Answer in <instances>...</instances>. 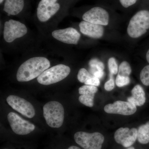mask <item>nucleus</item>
Here are the masks:
<instances>
[{
    "label": "nucleus",
    "mask_w": 149,
    "mask_h": 149,
    "mask_svg": "<svg viewBox=\"0 0 149 149\" xmlns=\"http://www.w3.org/2000/svg\"><path fill=\"white\" fill-rule=\"evenodd\" d=\"M50 66L49 61L44 57H34L27 60L19 68L17 80L28 82L39 77Z\"/></svg>",
    "instance_id": "nucleus-1"
},
{
    "label": "nucleus",
    "mask_w": 149,
    "mask_h": 149,
    "mask_svg": "<svg viewBox=\"0 0 149 149\" xmlns=\"http://www.w3.org/2000/svg\"><path fill=\"white\" fill-rule=\"evenodd\" d=\"M43 114L47 125L52 128H59L63 124L64 109L60 103L51 101L43 107Z\"/></svg>",
    "instance_id": "nucleus-2"
},
{
    "label": "nucleus",
    "mask_w": 149,
    "mask_h": 149,
    "mask_svg": "<svg viewBox=\"0 0 149 149\" xmlns=\"http://www.w3.org/2000/svg\"><path fill=\"white\" fill-rule=\"evenodd\" d=\"M149 29V11H139L130 19L127 33L131 38H138L146 34Z\"/></svg>",
    "instance_id": "nucleus-3"
},
{
    "label": "nucleus",
    "mask_w": 149,
    "mask_h": 149,
    "mask_svg": "<svg viewBox=\"0 0 149 149\" xmlns=\"http://www.w3.org/2000/svg\"><path fill=\"white\" fill-rule=\"evenodd\" d=\"M70 72L69 66L64 64L57 65L45 70L37 77V81L43 85H52L63 80Z\"/></svg>",
    "instance_id": "nucleus-4"
},
{
    "label": "nucleus",
    "mask_w": 149,
    "mask_h": 149,
    "mask_svg": "<svg viewBox=\"0 0 149 149\" xmlns=\"http://www.w3.org/2000/svg\"><path fill=\"white\" fill-rule=\"evenodd\" d=\"M74 141L84 149H102L104 137L99 132L89 133L79 131L74 134Z\"/></svg>",
    "instance_id": "nucleus-5"
},
{
    "label": "nucleus",
    "mask_w": 149,
    "mask_h": 149,
    "mask_svg": "<svg viewBox=\"0 0 149 149\" xmlns=\"http://www.w3.org/2000/svg\"><path fill=\"white\" fill-rule=\"evenodd\" d=\"M59 0H41L37 9V18L41 22H46L58 12L61 6Z\"/></svg>",
    "instance_id": "nucleus-6"
},
{
    "label": "nucleus",
    "mask_w": 149,
    "mask_h": 149,
    "mask_svg": "<svg viewBox=\"0 0 149 149\" xmlns=\"http://www.w3.org/2000/svg\"><path fill=\"white\" fill-rule=\"evenodd\" d=\"M27 32V27L20 22L10 19L5 22L3 37L7 42H12L17 38L23 37Z\"/></svg>",
    "instance_id": "nucleus-7"
},
{
    "label": "nucleus",
    "mask_w": 149,
    "mask_h": 149,
    "mask_svg": "<svg viewBox=\"0 0 149 149\" xmlns=\"http://www.w3.org/2000/svg\"><path fill=\"white\" fill-rule=\"evenodd\" d=\"M7 117L12 130L17 135H27L35 129L34 124L24 120L15 113H9Z\"/></svg>",
    "instance_id": "nucleus-8"
},
{
    "label": "nucleus",
    "mask_w": 149,
    "mask_h": 149,
    "mask_svg": "<svg viewBox=\"0 0 149 149\" xmlns=\"http://www.w3.org/2000/svg\"><path fill=\"white\" fill-rule=\"evenodd\" d=\"M6 101L13 109L22 115L30 118L35 116V111L34 107L26 100L18 96L12 95L7 97Z\"/></svg>",
    "instance_id": "nucleus-9"
},
{
    "label": "nucleus",
    "mask_w": 149,
    "mask_h": 149,
    "mask_svg": "<svg viewBox=\"0 0 149 149\" xmlns=\"http://www.w3.org/2000/svg\"><path fill=\"white\" fill-rule=\"evenodd\" d=\"M84 21L101 25H107L109 22V14L104 9L95 7L86 11L82 16Z\"/></svg>",
    "instance_id": "nucleus-10"
},
{
    "label": "nucleus",
    "mask_w": 149,
    "mask_h": 149,
    "mask_svg": "<svg viewBox=\"0 0 149 149\" xmlns=\"http://www.w3.org/2000/svg\"><path fill=\"white\" fill-rule=\"evenodd\" d=\"M138 136V129L120 128L115 132L114 139L118 144L124 148L131 147L136 142Z\"/></svg>",
    "instance_id": "nucleus-11"
},
{
    "label": "nucleus",
    "mask_w": 149,
    "mask_h": 149,
    "mask_svg": "<svg viewBox=\"0 0 149 149\" xmlns=\"http://www.w3.org/2000/svg\"><path fill=\"white\" fill-rule=\"evenodd\" d=\"M104 110L108 113L128 116L135 113L137 108L134 104L129 102L117 101L113 103L106 105Z\"/></svg>",
    "instance_id": "nucleus-12"
},
{
    "label": "nucleus",
    "mask_w": 149,
    "mask_h": 149,
    "mask_svg": "<svg viewBox=\"0 0 149 149\" xmlns=\"http://www.w3.org/2000/svg\"><path fill=\"white\" fill-rule=\"evenodd\" d=\"M52 35L56 40L70 45H77L81 36L80 33L72 27L54 30Z\"/></svg>",
    "instance_id": "nucleus-13"
},
{
    "label": "nucleus",
    "mask_w": 149,
    "mask_h": 149,
    "mask_svg": "<svg viewBox=\"0 0 149 149\" xmlns=\"http://www.w3.org/2000/svg\"><path fill=\"white\" fill-rule=\"evenodd\" d=\"M79 26L82 34L91 38L100 39L104 35V28L102 25L83 21L80 22Z\"/></svg>",
    "instance_id": "nucleus-14"
},
{
    "label": "nucleus",
    "mask_w": 149,
    "mask_h": 149,
    "mask_svg": "<svg viewBox=\"0 0 149 149\" xmlns=\"http://www.w3.org/2000/svg\"><path fill=\"white\" fill-rule=\"evenodd\" d=\"M24 6V0H5L3 10L9 15H15L22 11Z\"/></svg>",
    "instance_id": "nucleus-15"
},
{
    "label": "nucleus",
    "mask_w": 149,
    "mask_h": 149,
    "mask_svg": "<svg viewBox=\"0 0 149 149\" xmlns=\"http://www.w3.org/2000/svg\"><path fill=\"white\" fill-rule=\"evenodd\" d=\"M132 96L128 97L127 102L134 104L136 106L143 105L146 101V94L141 85H136L131 91Z\"/></svg>",
    "instance_id": "nucleus-16"
},
{
    "label": "nucleus",
    "mask_w": 149,
    "mask_h": 149,
    "mask_svg": "<svg viewBox=\"0 0 149 149\" xmlns=\"http://www.w3.org/2000/svg\"><path fill=\"white\" fill-rule=\"evenodd\" d=\"M137 140L139 143L143 145L149 143V121L139 126Z\"/></svg>",
    "instance_id": "nucleus-17"
},
{
    "label": "nucleus",
    "mask_w": 149,
    "mask_h": 149,
    "mask_svg": "<svg viewBox=\"0 0 149 149\" xmlns=\"http://www.w3.org/2000/svg\"><path fill=\"white\" fill-rule=\"evenodd\" d=\"M90 72L91 74L98 70H104V65L103 63L97 58H93L89 62Z\"/></svg>",
    "instance_id": "nucleus-18"
},
{
    "label": "nucleus",
    "mask_w": 149,
    "mask_h": 149,
    "mask_svg": "<svg viewBox=\"0 0 149 149\" xmlns=\"http://www.w3.org/2000/svg\"><path fill=\"white\" fill-rule=\"evenodd\" d=\"M132 72L131 67L128 62H122L119 65L118 69V75L129 77Z\"/></svg>",
    "instance_id": "nucleus-19"
},
{
    "label": "nucleus",
    "mask_w": 149,
    "mask_h": 149,
    "mask_svg": "<svg viewBox=\"0 0 149 149\" xmlns=\"http://www.w3.org/2000/svg\"><path fill=\"white\" fill-rule=\"evenodd\" d=\"M95 94H86L81 95L79 97L80 103L86 106L92 107L94 105V99Z\"/></svg>",
    "instance_id": "nucleus-20"
},
{
    "label": "nucleus",
    "mask_w": 149,
    "mask_h": 149,
    "mask_svg": "<svg viewBox=\"0 0 149 149\" xmlns=\"http://www.w3.org/2000/svg\"><path fill=\"white\" fill-rule=\"evenodd\" d=\"M98 91L96 86L91 85H84L79 88L78 91L80 95L86 94H95Z\"/></svg>",
    "instance_id": "nucleus-21"
},
{
    "label": "nucleus",
    "mask_w": 149,
    "mask_h": 149,
    "mask_svg": "<svg viewBox=\"0 0 149 149\" xmlns=\"http://www.w3.org/2000/svg\"><path fill=\"white\" fill-rule=\"evenodd\" d=\"M93 75L88 70L84 68H81L78 71L77 79L81 83H85L89 79L93 77Z\"/></svg>",
    "instance_id": "nucleus-22"
},
{
    "label": "nucleus",
    "mask_w": 149,
    "mask_h": 149,
    "mask_svg": "<svg viewBox=\"0 0 149 149\" xmlns=\"http://www.w3.org/2000/svg\"><path fill=\"white\" fill-rule=\"evenodd\" d=\"M140 80L144 85H149V65L144 67L140 73Z\"/></svg>",
    "instance_id": "nucleus-23"
},
{
    "label": "nucleus",
    "mask_w": 149,
    "mask_h": 149,
    "mask_svg": "<svg viewBox=\"0 0 149 149\" xmlns=\"http://www.w3.org/2000/svg\"><path fill=\"white\" fill-rule=\"evenodd\" d=\"M108 64L110 73L112 74H117L118 72V69L117 62L116 59L113 57L110 58L109 59Z\"/></svg>",
    "instance_id": "nucleus-24"
},
{
    "label": "nucleus",
    "mask_w": 149,
    "mask_h": 149,
    "mask_svg": "<svg viewBox=\"0 0 149 149\" xmlns=\"http://www.w3.org/2000/svg\"><path fill=\"white\" fill-rule=\"evenodd\" d=\"M130 81L129 77H125L118 74L116 79V84L118 87H123L128 85Z\"/></svg>",
    "instance_id": "nucleus-25"
},
{
    "label": "nucleus",
    "mask_w": 149,
    "mask_h": 149,
    "mask_svg": "<svg viewBox=\"0 0 149 149\" xmlns=\"http://www.w3.org/2000/svg\"><path fill=\"white\" fill-rule=\"evenodd\" d=\"M110 79L105 83L104 89L107 91H111L114 89L115 87L114 80L113 79V74L110 73Z\"/></svg>",
    "instance_id": "nucleus-26"
},
{
    "label": "nucleus",
    "mask_w": 149,
    "mask_h": 149,
    "mask_svg": "<svg viewBox=\"0 0 149 149\" xmlns=\"http://www.w3.org/2000/svg\"><path fill=\"white\" fill-rule=\"evenodd\" d=\"M100 84V79L94 76L86 81L85 83V85H93L96 87L99 86Z\"/></svg>",
    "instance_id": "nucleus-27"
},
{
    "label": "nucleus",
    "mask_w": 149,
    "mask_h": 149,
    "mask_svg": "<svg viewBox=\"0 0 149 149\" xmlns=\"http://www.w3.org/2000/svg\"><path fill=\"white\" fill-rule=\"evenodd\" d=\"M137 1L138 0H119L121 5L125 8H128L133 5L136 3Z\"/></svg>",
    "instance_id": "nucleus-28"
},
{
    "label": "nucleus",
    "mask_w": 149,
    "mask_h": 149,
    "mask_svg": "<svg viewBox=\"0 0 149 149\" xmlns=\"http://www.w3.org/2000/svg\"><path fill=\"white\" fill-rule=\"evenodd\" d=\"M92 75L100 79L104 77V70H98L94 72Z\"/></svg>",
    "instance_id": "nucleus-29"
},
{
    "label": "nucleus",
    "mask_w": 149,
    "mask_h": 149,
    "mask_svg": "<svg viewBox=\"0 0 149 149\" xmlns=\"http://www.w3.org/2000/svg\"><path fill=\"white\" fill-rule=\"evenodd\" d=\"M68 149H81L79 147L75 146H71Z\"/></svg>",
    "instance_id": "nucleus-30"
},
{
    "label": "nucleus",
    "mask_w": 149,
    "mask_h": 149,
    "mask_svg": "<svg viewBox=\"0 0 149 149\" xmlns=\"http://www.w3.org/2000/svg\"><path fill=\"white\" fill-rule=\"evenodd\" d=\"M146 59L147 61L148 62V63H149V49L148 50V52H147L146 54Z\"/></svg>",
    "instance_id": "nucleus-31"
},
{
    "label": "nucleus",
    "mask_w": 149,
    "mask_h": 149,
    "mask_svg": "<svg viewBox=\"0 0 149 149\" xmlns=\"http://www.w3.org/2000/svg\"><path fill=\"white\" fill-rule=\"evenodd\" d=\"M126 149H135V148H134L133 147H129V148H128Z\"/></svg>",
    "instance_id": "nucleus-32"
},
{
    "label": "nucleus",
    "mask_w": 149,
    "mask_h": 149,
    "mask_svg": "<svg viewBox=\"0 0 149 149\" xmlns=\"http://www.w3.org/2000/svg\"><path fill=\"white\" fill-rule=\"evenodd\" d=\"M4 1H5V0H0V3H1V4Z\"/></svg>",
    "instance_id": "nucleus-33"
},
{
    "label": "nucleus",
    "mask_w": 149,
    "mask_h": 149,
    "mask_svg": "<svg viewBox=\"0 0 149 149\" xmlns=\"http://www.w3.org/2000/svg\"></svg>",
    "instance_id": "nucleus-34"
}]
</instances>
